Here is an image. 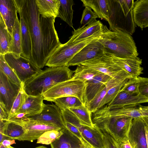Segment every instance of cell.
<instances>
[{
  "label": "cell",
  "mask_w": 148,
  "mask_h": 148,
  "mask_svg": "<svg viewBox=\"0 0 148 148\" xmlns=\"http://www.w3.org/2000/svg\"><path fill=\"white\" fill-rule=\"evenodd\" d=\"M19 2L30 36L32 51L29 60L40 69L61 44L54 26L56 18L41 15L36 0H19Z\"/></svg>",
  "instance_id": "obj_1"
},
{
  "label": "cell",
  "mask_w": 148,
  "mask_h": 148,
  "mask_svg": "<svg viewBox=\"0 0 148 148\" xmlns=\"http://www.w3.org/2000/svg\"><path fill=\"white\" fill-rule=\"evenodd\" d=\"M98 40L106 53L123 58L138 57L137 48L131 35L116 27L109 30L104 25Z\"/></svg>",
  "instance_id": "obj_2"
},
{
  "label": "cell",
  "mask_w": 148,
  "mask_h": 148,
  "mask_svg": "<svg viewBox=\"0 0 148 148\" xmlns=\"http://www.w3.org/2000/svg\"><path fill=\"white\" fill-rule=\"evenodd\" d=\"M74 73L67 66L47 68L25 82L24 88L28 95L42 96L54 86L71 79Z\"/></svg>",
  "instance_id": "obj_3"
},
{
  "label": "cell",
  "mask_w": 148,
  "mask_h": 148,
  "mask_svg": "<svg viewBox=\"0 0 148 148\" xmlns=\"http://www.w3.org/2000/svg\"><path fill=\"white\" fill-rule=\"evenodd\" d=\"M133 119L127 116L92 119L95 127L109 134L118 143L129 139L128 134Z\"/></svg>",
  "instance_id": "obj_4"
},
{
  "label": "cell",
  "mask_w": 148,
  "mask_h": 148,
  "mask_svg": "<svg viewBox=\"0 0 148 148\" xmlns=\"http://www.w3.org/2000/svg\"><path fill=\"white\" fill-rule=\"evenodd\" d=\"M102 31L81 41L70 44H61L52 54L45 66L49 67L67 66L74 56L84 47L99 39Z\"/></svg>",
  "instance_id": "obj_5"
},
{
  "label": "cell",
  "mask_w": 148,
  "mask_h": 148,
  "mask_svg": "<svg viewBox=\"0 0 148 148\" xmlns=\"http://www.w3.org/2000/svg\"><path fill=\"white\" fill-rule=\"evenodd\" d=\"M85 88L84 82L72 78L54 86L46 92L42 96L44 100L51 102L61 97H75L79 98L84 105V96Z\"/></svg>",
  "instance_id": "obj_6"
},
{
  "label": "cell",
  "mask_w": 148,
  "mask_h": 148,
  "mask_svg": "<svg viewBox=\"0 0 148 148\" xmlns=\"http://www.w3.org/2000/svg\"><path fill=\"white\" fill-rule=\"evenodd\" d=\"M65 122L75 126L84 138L94 148H104L102 134L101 131L95 127L84 125L77 116L68 109L61 110Z\"/></svg>",
  "instance_id": "obj_7"
},
{
  "label": "cell",
  "mask_w": 148,
  "mask_h": 148,
  "mask_svg": "<svg viewBox=\"0 0 148 148\" xmlns=\"http://www.w3.org/2000/svg\"><path fill=\"white\" fill-rule=\"evenodd\" d=\"M4 55L6 61L21 82L25 83L41 70L29 59L21 55L12 53H8Z\"/></svg>",
  "instance_id": "obj_8"
},
{
  "label": "cell",
  "mask_w": 148,
  "mask_h": 148,
  "mask_svg": "<svg viewBox=\"0 0 148 148\" xmlns=\"http://www.w3.org/2000/svg\"><path fill=\"white\" fill-rule=\"evenodd\" d=\"M127 116L132 119L148 117V106H144L140 104L125 106L122 108L110 109L106 105L92 114L93 119L108 117Z\"/></svg>",
  "instance_id": "obj_9"
},
{
  "label": "cell",
  "mask_w": 148,
  "mask_h": 148,
  "mask_svg": "<svg viewBox=\"0 0 148 148\" xmlns=\"http://www.w3.org/2000/svg\"><path fill=\"white\" fill-rule=\"evenodd\" d=\"M5 120L19 124L24 128L25 132L24 134L17 140L21 141H27L32 142L37 140L46 131L62 129L52 124L39 123L31 121L25 116L20 119L12 118Z\"/></svg>",
  "instance_id": "obj_10"
},
{
  "label": "cell",
  "mask_w": 148,
  "mask_h": 148,
  "mask_svg": "<svg viewBox=\"0 0 148 148\" xmlns=\"http://www.w3.org/2000/svg\"><path fill=\"white\" fill-rule=\"evenodd\" d=\"M25 116L29 120L34 122L52 124L62 129L66 127L61 110L56 104L43 103L40 113Z\"/></svg>",
  "instance_id": "obj_11"
},
{
  "label": "cell",
  "mask_w": 148,
  "mask_h": 148,
  "mask_svg": "<svg viewBox=\"0 0 148 148\" xmlns=\"http://www.w3.org/2000/svg\"><path fill=\"white\" fill-rule=\"evenodd\" d=\"M21 87L0 70V103L5 107L8 115Z\"/></svg>",
  "instance_id": "obj_12"
},
{
  "label": "cell",
  "mask_w": 148,
  "mask_h": 148,
  "mask_svg": "<svg viewBox=\"0 0 148 148\" xmlns=\"http://www.w3.org/2000/svg\"><path fill=\"white\" fill-rule=\"evenodd\" d=\"M99 39L91 42L84 47L69 62L67 66H78L104 56L106 54L105 49L99 41Z\"/></svg>",
  "instance_id": "obj_13"
},
{
  "label": "cell",
  "mask_w": 148,
  "mask_h": 148,
  "mask_svg": "<svg viewBox=\"0 0 148 148\" xmlns=\"http://www.w3.org/2000/svg\"><path fill=\"white\" fill-rule=\"evenodd\" d=\"M133 77L123 70L116 76L112 78L104 84L99 90L92 99L86 107L91 114L98 110L99 104L108 91L111 88L121 83L125 80Z\"/></svg>",
  "instance_id": "obj_14"
},
{
  "label": "cell",
  "mask_w": 148,
  "mask_h": 148,
  "mask_svg": "<svg viewBox=\"0 0 148 148\" xmlns=\"http://www.w3.org/2000/svg\"><path fill=\"white\" fill-rule=\"evenodd\" d=\"M147 125L142 117L133 119L128 135L132 148H147L145 130Z\"/></svg>",
  "instance_id": "obj_15"
},
{
  "label": "cell",
  "mask_w": 148,
  "mask_h": 148,
  "mask_svg": "<svg viewBox=\"0 0 148 148\" xmlns=\"http://www.w3.org/2000/svg\"><path fill=\"white\" fill-rule=\"evenodd\" d=\"M81 64L108 75L112 78L123 70L116 64L106 53L102 57L96 58Z\"/></svg>",
  "instance_id": "obj_16"
},
{
  "label": "cell",
  "mask_w": 148,
  "mask_h": 148,
  "mask_svg": "<svg viewBox=\"0 0 148 148\" xmlns=\"http://www.w3.org/2000/svg\"><path fill=\"white\" fill-rule=\"evenodd\" d=\"M83 6L90 8L94 11L98 18L107 21L111 30L114 25L111 21L113 15L112 1L109 0H82Z\"/></svg>",
  "instance_id": "obj_17"
},
{
  "label": "cell",
  "mask_w": 148,
  "mask_h": 148,
  "mask_svg": "<svg viewBox=\"0 0 148 148\" xmlns=\"http://www.w3.org/2000/svg\"><path fill=\"white\" fill-rule=\"evenodd\" d=\"M148 102V98L140 93L131 95L121 90L114 98L106 105L110 109L120 108L125 106L136 104Z\"/></svg>",
  "instance_id": "obj_18"
},
{
  "label": "cell",
  "mask_w": 148,
  "mask_h": 148,
  "mask_svg": "<svg viewBox=\"0 0 148 148\" xmlns=\"http://www.w3.org/2000/svg\"><path fill=\"white\" fill-rule=\"evenodd\" d=\"M112 78L109 75L101 73L85 82L84 105L88 104L94 98L101 87Z\"/></svg>",
  "instance_id": "obj_19"
},
{
  "label": "cell",
  "mask_w": 148,
  "mask_h": 148,
  "mask_svg": "<svg viewBox=\"0 0 148 148\" xmlns=\"http://www.w3.org/2000/svg\"><path fill=\"white\" fill-rule=\"evenodd\" d=\"M20 16V30L22 40V53L21 56L29 59L32 51V45L28 27L25 22L20 6L19 0H14Z\"/></svg>",
  "instance_id": "obj_20"
},
{
  "label": "cell",
  "mask_w": 148,
  "mask_h": 148,
  "mask_svg": "<svg viewBox=\"0 0 148 148\" xmlns=\"http://www.w3.org/2000/svg\"><path fill=\"white\" fill-rule=\"evenodd\" d=\"M107 54L116 64L134 78L137 77L143 73V69L141 66L142 60L138 57L134 58H123Z\"/></svg>",
  "instance_id": "obj_21"
},
{
  "label": "cell",
  "mask_w": 148,
  "mask_h": 148,
  "mask_svg": "<svg viewBox=\"0 0 148 148\" xmlns=\"http://www.w3.org/2000/svg\"><path fill=\"white\" fill-rule=\"evenodd\" d=\"M14 0H0V13L8 32L12 36V30L17 17Z\"/></svg>",
  "instance_id": "obj_22"
},
{
  "label": "cell",
  "mask_w": 148,
  "mask_h": 148,
  "mask_svg": "<svg viewBox=\"0 0 148 148\" xmlns=\"http://www.w3.org/2000/svg\"><path fill=\"white\" fill-rule=\"evenodd\" d=\"M103 25L99 20H96L87 26H82L72 32V35L66 42L73 43L85 39L101 31Z\"/></svg>",
  "instance_id": "obj_23"
},
{
  "label": "cell",
  "mask_w": 148,
  "mask_h": 148,
  "mask_svg": "<svg viewBox=\"0 0 148 148\" xmlns=\"http://www.w3.org/2000/svg\"><path fill=\"white\" fill-rule=\"evenodd\" d=\"M62 134L50 144L51 148H86L81 140L66 127Z\"/></svg>",
  "instance_id": "obj_24"
},
{
  "label": "cell",
  "mask_w": 148,
  "mask_h": 148,
  "mask_svg": "<svg viewBox=\"0 0 148 148\" xmlns=\"http://www.w3.org/2000/svg\"><path fill=\"white\" fill-rule=\"evenodd\" d=\"M133 18L136 25L142 30L148 27V0L134 2L133 10Z\"/></svg>",
  "instance_id": "obj_25"
},
{
  "label": "cell",
  "mask_w": 148,
  "mask_h": 148,
  "mask_svg": "<svg viewBox=\"0 0 148 148\" xmlns=\"http://www.w3.org/2000/svg\"><path fill=\"white\" fill-rule=\"evenodd\" d=\"M43 100L42 96L28 95L26 101L18 114L23 113L25 114V116H30L40 113L42 109Z\"/></svg>",
  "instance_id": "obj_26"
},
{
  "label": "cell",
  "mask_w": 148,
  "mask_h": 148,
  "mask_svg": "<svg viewBox=\"0 0 148 148\" xmlns=\"http://www.w3.org/2000/svg\"><path fill=\"white\" fill-rule=\"evenodd\" d=\"M0 120V134L8 137L10 140H16L22 136L25 132L24 128L18 124L7 120Z\"/></svg>",
  "instance_id": "obj_27"
},
{
  "label": "cell",
  "mask_w": 148,
  "mask_h": 148,
  "mask_svg": "<svg viewBox=\"0 0 148 148\" xmlns=\"http://www.w3.org/2000/svg\"><path fill=\"white\" fill-rule=\"evenodd\" d=\"M40 13L45 17H58L60 0H36Z\"/></svg>",
  "instance_id": "obj_28"
},
{
  "label": "cell",
  "mask_w": 148,
  "mask_h": 148,
  "mask_svg": "<svg viewBox=\"0 0 148 148\" xmlns=\"http://www.w3.org/2000/svg\"><path fill=\"white\" fill-rule=\"evenodd\" d=\"M12 42L9 53L21 55L22 53L21 36L20 22L18 16L12 28Z\"/></svg>",
  "instance_id": "obj_29"
},
{
  "label": "cell",
  "mask_w": 148,
  "mask_h": 148,
  "mask_svg": "<svg viewBox=\"0 0 148 148\" xmlns=\"http://www.w3.org/2000/svg\"><path fill=\"white\" fill-rule=\"evenodd\" d=\"M12 39V36L0 15V54L4 55L9 53Z\"/></svg>",
  "instance_id": "obj_30"
},
{
  "label": "cell",
  "mask_w": 148,
  "mask_h": 148,
  "mask_svg": "<svg viewBox=\"0 0 148 148\" xmlns=\"http://www.w3.org/2000/svg\"><path fill=\"white\" fill-rule=\"evenodd\" d=\"M60 5L57 17H60L70 27L73 28L72 22L73 12L72 6L74 4L73 1L72 0H60Z\"/></svg>",
  "instance_id": "obj_31"
},
{
  "label": "cell",
  "mask_w": 148,
  "mask_h": 148,
  "mask_svg": "<svg viewBox=\"0 0 148 148\" xmlns=\"http://www.w3.org/2000/svg\"><path fill=\"white\" fill-rule=\"evenodd\" d=\"M101 73L82 64L77 66L72 78L80 80L84 82Z\"/></svg>",
  "instance_id": "obj_32"
},
{
  "label": "cell",
  "mask_w": 148,
  "mask_h": 148,
  "mask_svg": "<svg viewBox=\"0 0 148 148\" xmlns=\"http://www.w3.org/2000/svg\"><path fill=\"white\" fill-rule=\"evenodd\" d=\"M24 83L21 82L20 90L13 103L8 119L12 118L18 114L27 99L28 95L24 89Z\"/></svg>",
  "instance_id": "obj_33"
},
{
  "label": "cell",
  "mask_w": 148,
  "mask_h": 148,
  "mask_svg": "<svg viewBox=\"0 0 148 148\" xmlns=\"http://www.w3.org/2000/svg\"><path fill=\"white\" fill-rule=\"evenodd\" d=\"M53 102L61 110L76 108L84 105L79 98L73 96L60 97L54 99Z\"/></svg>",
  "instance_id": "obj_34"
},
{
  "label": "cell",
  "mask_w": 148,
  "mask_h": 148,
  "mask_svg": "<svg viewBox=\"0 0 148 148\" xmlns=\"http://www.w3.org/2000/svg\"><path fill=\"white\" fill-rule=\"evenodd\" d=\"M68 109L72 112L84 125L95 127L92 121V114L85 106Z\"/></svg>",
  "instance_id": "obj_35"
},
{
  "label": "cell",
  "mask_w": 148,
  "mask_h": 148,
  "mask_svg": "<svg viewBox=\"0 0 148 148\" xmlns=\"http://www.w3.org/2000/svg\"><path fill=\"white\" fill-rule=\"evenodd\" d=\"M131 78L127 79L110 89L100 102L98 110L110 103L116 96L125 84Z\"/></svg>",
  "instance_id": "obj_36"
},
{
  "label": "cell",
  "mask_w": 148,
  "mask_h": 148,
  "mask_svg": "<svg viewBox=\"0 0 148 148\" xmlns=\"http://www.w3.org/2000/svg\"><path fill=\"white\" fill-rule=\"evenodd\" d=\"M0 70L2 71L11 80L21 86V82L14 71L6 61L4 55L0 54Z\"/></svg>",
  "instance_id": "obj_37"
},
{
  "label": "cell",
  "mask_w": 148,
  "mask_h": 148,
  "mask_svg": "<svg viewBox=\"0 0 148 148\" xmlns=\"http://www.w3.org/2000/svg\"><path fill=\"white\" fill-rule=\"evenodd\" d=\"M62 129L46 131L38 138L36 143L45 145H50L62 134Z\"/></svg>",
  "instance_id": "obj_38"
},
{
  "label": "cell",
  "mask_w": 148,
  "mask_h": 148,
  "mask_svg": "<svg viewBox=\"0 0 148 148\" xmlns=\"http://www.w3.org/2000/svg\"><path fill=\"white\" fill-rule=\"evenodd\" d=\"M80 21L81 25L86 26L96 21L98 17L96 14L93 12L92 9L88 6L85 7Z\"/></svg>",
  "instance_id": "obj_39"
},
{
  "label": "cell",
  "mask_w": 148,
  "mask_h": 148,
  "mask_svg": "<svg viewBox=\"0 0 148 148\" xmlns=\"http://www.w3.org/2000/svg\"><path fill=\"white\" fill-rule=\"evenodd\" d=\"M138 85V77L132 78L125 84L121 90L131 95H138L139 93Z\"/></svg>",
  "instance_id": "obj_40"
},
{
  "label": "cell",
  "mask_w": 148,
  "mask_h": 148,
  "mask_svg": "<svg viewBox=\"0 0 148 148\" xmlns=\"http://www.w3.org/2000/svg\"><path fill=\"white\" fill-rule=\"evenodd\" d=\"M66 127L82 142L86 148H94L83 137L77 128L72 124L65 122Z\"/></svg>",
  "instance_id": "obj_41"
},
{
  "label": "cell",
  "mask_w": 148,
  "mask_h": 148,
  "mask_svg": "<svg viewBox=\"0 0 148 148\" xmlns=\"http://www.w3.org/2000/svg\"><path fill=\"white\" fill-rule=\"evenodd\" d=\"M104 148H121L120 143L117 142L109 134L101 131Z\"/></svg>",
  "instance_id": "obj_42"
},
{
  "label": "cell",
  "mask_w": 148,
  "mask_h": 148,
  "mask_svg": "<svg viewBox=\"0 0 148 148\" xmlns=\"http://www.w3.org/2000/svg\"><path fill=\"white\" fill-rule=\"evenodd\" d=\"M138 91L142 95L148 98V78L138 76Z\"/></svg>",
  "instance_id": "obj_43"
},
{
  "label": "cell",
  "mask_w": 148,
  "mask_h": 148,
  "mask_svg": "<svg viewBox=\"0 0 148 148\" xmlns=\"http://www.w3.org/2000/svg\"><path fill=\"white\" fill-rule=\"evenodd\" d=\"M0 120L5 121L8 119V114L4 105L0 103Z\"/></svg>",
  "instance_id": "obj_44"
},
{
  "label": "cell",
  "mask_w": 148,
  "mask_h": 148,
  "mask_svg": "<svg viewBox=\"0 0 148 148\" xmlns=\"http://www.w3.org/2000/svg\"><path fill=\"white\" fill-rule=\"evenodd\" d=\"M16 143L15 142V140H3L1 143L0 144H2L5 146H11L13 144H15Z\"/></svg>",
  "instance_id": "obj_45"
},
{
  "label": "cell",
  "mask_w": 148,
  "mask_h": 148,
  "mask_svg": "<svg viewBox=\"0 0 148 148\" xmlns=\"http://www.w3.org/2000/svg\"><path fill=\"white\" fill-rule=\"evenodd\" d=\"M124 148H132L129 140L126 142L121 143Z\"/></svg>",
  "instance_id": "obj_46"
},
{
  "label": "cell",
  "mask_w": 148,
  "mask_h": 148,
  "mask_svg": "<svg viewBox=\"0 0 148 148\" xmlns=\"http://www.w3.org/2000/svg\"><path fill=\"white\" fill-rule=\"evenodd\" d=\"M145 130L147 138V148H148V126L147 125L146 126Z\"/></svg>",
  "instance_id": "obj_47"
},
{
  "label": "cell",
  "mask_w": 148,
  "mask_h": 148,
  "mask_svg": "<svg viewBox=\"0 0 148 148\" xmlns=\"http://www.w3.org/2000/svg\"><path fill=\"white\" fill-rule=\"evenodd\" d=\"M0 148H15L14 147L11 146H5L1 144H0Z\"/></svg>",
  "instance_id": "obj_48"
},
{
  "label": "cell",
  "mask_w": 148,
  "mask_h": 148,
  "mask_svg": "<svg viewBox=\"0 0 148 148\" xmlns=\"http://www.w3.org/2000/svg\"><path fill=\"white\" fill-rule=\"evenodd\" d=\"M142 118L148 126V117H144Z\"/></svg>",
  "instance_id": "obj_49"
},
{
  "label": "cell",
  "mask_w": 148,
  "mask_h": 148,
  "mask_svg": "<svg viewBox=\"0 0 148 148\" xmlns=\"http://www.w3.org/2000/svg\"><path fill=\"white\" fill-rule=\"evenodd\" d=\"M35 148H47L46 147L43 146H40L37 147H35Z\"/></svg>",
  "instance_id": "obj_50"
},
{
  "label": "cell",
  "mask_w": 148,
  "mask_h": 148,
  "mask_svg": "<svg viewBox=\"0 0 148 148\" xmlns=\"http://www.w3.org/2000/svg\"><path fill=\"white\" fill-rule=\"evenodd\" d=\"M121 148H124L123 146L121 143H120Z\"/></svg>",
  "instance_id": "obj_51"
}]
</instances>
